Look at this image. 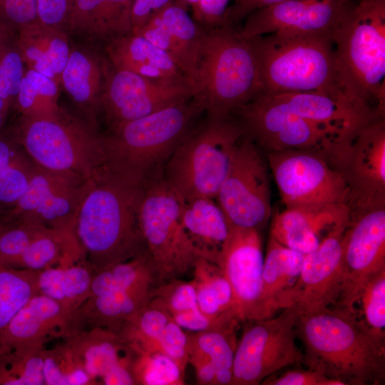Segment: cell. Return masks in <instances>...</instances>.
I'll return each mask as SVG.
<instances>
[{
    "instance_id": "obj_1",
    "label": "cell",
    "mask_w": 385,
    "mask_h": 385,
    "mask_svg": "<svg viewBox=\"0 0 385 385\" xmlns=\"http://www.w3.org/2000/svg\"><path fill=\"white\" fill-rule=\"evenodd\" d=\"M144 185L106 160L87 180L75 235L83 260L94 272L145 253L138 220Z\"/></svg>"
},
{
    "instance_id": "obj_2",
    "label": "cell",
    "mask_w": 385,
    "mask_h": 385,
    "mask_svg": "<svg viewBox=\"0 0 385 385\" xmlns=\"http://www.w3.org/2000/svg\"><path fill=\"white\" fill-rule=\"evenodd\" d=\"M304 364L343 385H378L385 378V345L353 317L329 309L298 315Z\"/></svg>"
},
{
    "instance_id": "obj_3",
    "label": "cell",
    "mask_w": 385,
    "mask_h": 385,
    "mask_svg": "<svg viewBox=\"0 0 385 385\" xmlns=\"http://www.w3.org/2000/svg\"><path fill=\"white\" fill-rule=\"evenodd\" d=\"M332 36L288 31L250 38L264 93L319 91L353 96L340 74Z\"/></svg>"
},
{
    "instance_id": "obj_4",
    "label": "cell",
    "mask_w": 385,
    "mask_h": 385,
    "mask_svg": "<svg viewBox=\"0 0 385 385\" xmlns=\"http://www.w3.org/2000/svg\"><path fill=\"white\" fill-rule=\"evenodd\" d=\"M193 99L212 117L234 113L264 93L250 38L236 27L204 28L192 84Z\"/></svg>"
},
{
    "instance_id": "obj_5",
    "label": "cell",
    "mask_w": 385,
    "mask_h": 385,
    "mask_svg": "<svg viewBox=\"0 0 385 385\" xmlns=\"http://www.w3.org/2000/svg\"><path fill=\"white\" fill-rule=\"evenodd\" d=\"M192 98L113 129L103 136L106 162L118 172L145 183L156 177L202 111Z\"/></svg>"
},
{
    "instance_id": "obj_6",
    "label": "cell",
    "mask_w": 385,
    "mask_h": 385,
    "mask_svg": "<svg viewBox=\"0 0 385 385\" xmlns=\"http://www.w3.org/2000/svg\"><path fill=\"white\" fill-rule=\"evenodd\" d=\"M332 36L349 92L385 116V0H358Z\"/></svg>"
},
{
    "instance_id": "obj_7",
    "label": "cell",
    "mask_w": 385,
    "mask_h": 385,
    "mask_svg": "<svg viewBox=\"0 0 385 385\" xmlns=\"http://www.w3.org/2000/svg\"><path fill=\"white\" fill-rule=\"evenodd\" d=\"M244 136L234 116L207 115L178 143L164 165L163 177L183 200L215 199Z\"/></svg>"
},
{
    "instance_id": "obj_8",
    "label": "cell",
    "mask_w": 385,
    "mask_h": 385,
    "mask_svg": "<svg viewBox=\"0 0 385 385\" xmlns=\"http://www.w3.org/2000/svg\"><path fill=\"white\" fill-rule=\"evenodd\" d=\"M14 139L36 166L84 180L106 160L103 136L63 110L51 119L21 117Z\"/></svg>"
},
{
    "instance_id": "obj_9",
    "label": "cell",
    "mask_w": 385,
    "mask_h": 385,
    "mask_svg": "<svg viewBox=\"0 0 385 385\" xmlns=\"http://www.w3.org/2000/svg\"><path fill=\"white\" fill-rule=\"evenodd\" d=\"M233 116L245 135L265 152L302 150L315 153L332 166L354 132L319 123L289 110L274 95L262 93L237 110Z\"/></svg>"
},
{
    "instance_id": "obj_10",
    "label": "cell",
    "mask_w": 385,
    "mask_h": 385,
    "mask_svg": "<svg viewBox=\"0 0 385 385\" xmlns=\"http://www.w3.org/2000/svg\"><path fill=\"white\" fill-rule=\"evenodd\" d=\"M183 203L163 173L145 183L138 220L156 286L192 270L200 257L182 225Z\"/></svg>"
},
{
    "instance_id": "obj_11",
    "label": "cell",
    "mask_w": 385,
    "mask_h": 385,
    "mask_svg": "<svg viewBox=\"0 0 385 385\" xmlns=\"http://www.w3.org/2000/svg\"><path fill=\"white\" fill-rule=\"evenodd\" d=\"M297 317L292 306L276 317L250 322L236 347L232 385H258L284 368L304 364L296 342Z\"/></svg>"
},
{
    "instance_id": "obj_12",
    "label": "cell",
    "mask_w": 385,
    "mask_h": 385,
    "mask_svg": "<svg viewBox=\"0 0 385 385\" xmlns=\"http://www.w3.org/2000/svg\"><path fill=\"white\" fill-rule=\"evenodd\" d=\"M261 151L245 134L215 197L232 225L260 230L272 216L269 167Z\"/></svg>"
},
{
    "instance_id": "obj_13",
    "label": "cell",
    "mask_w": 385,
    "mask_h": 385,
    "mask_svg": "<svg viewBox=\"0 0 385 385\" xmlns=\"http://www.w3.org/2000/svg\"><path fill=\"white\" fill-rule=\"evenodd\" d=\"M267 163L286 208L330 203L347 205L349 190L340 173L307 150L266 151Z\"/></svg>"
},
{
    "instance_id": "obj_14",
    "label": "cell",
    "mask_w": 385,
    "mask_h": 385,
    "mask_svg": "<svg viewBox=\"0 0 385 385\" xmlns=\"http://www.w3.org/2000/svg\"><path fill=\"white\" fill-rule=\"evenodd\" d=\"M349 210V222L341 239L344 287L334 309L355 317L362 289L385 270V206Z\"/></svg>"
},
{
    "instance_id": "obj_15",
    "label": "cell",
    "mask_w": 385,
    "mask_h": 385,
    "mask_svg": "<svg viewBox=\"0 0 385 385\" xmlns=\"http://www.w3.org/2000/svg\"><path fill=\"white\" fill-rule=\"evenodd\" d=\"M87 180L46 170L35 165L25 192L14 207L1 216L58 233L77 242L76 220Z\"/></svg>"
},
{
    "instance_id": "obj_16",
    "label": "cell",
    "mask_w": 385,
    "mask_h": 385,
    "mask_svg": "<svg viewBox=\"0 0 385 385\" xmlns=\"http://www.w3.org/2000/svg\"><path fill=\"white\" fill-rule=\"evenodd\" d=\"M333 166L349 188V209L385 206V118L354 132Z\"/></svg>"
},
{
    "instance_id": "obj_17",
    "label": "cell",
    "mask_w": 385,
    "mask_h": 385,
    "mask_svg": "<svg viewBox=\"0 0 385 385\" xmlns=\"http://www.w3.org/2000/svg\"><path fill=\"white\" fill-rule=\"evenodd\" d=\"M192 98L188 83L150 78L112 66L106 70L101 109L113 129Z\"/></svg>"
},
{
    "instance_id": "obj_18",
    "label": "cell",
    "mask_w": 385,
    "mask_h": 385,
    "mask_svg": "<svg viewBox=\"0 0 385 385\" xmlns=\"http://www.w3.org/2000/svg\"><path fill=\"white\" fill-rule=\"evenodd\" d=\"M358 0H287L249 14L238 29L245 38L277 31L331 34Z\"/></svg>"
},
{
    "instance_id": "obj_19",
    "label": "cell",
    "mask_w": 385,
    "mask_h": 385,
    "mask_svg": "<svg viewBox=\"0 0 385 385\" xmlns=\"http://www.w3.org/2000/svg\"><path fill=\"white\" fill-rule=\"evenodd\" d=\"M83 260L76 240L0 216V266L41 270Z\"/></svg>"
},
{
    "instance_id": "obj_20",
    "label": "cell",
    "mask_w": 385,
    "mask_h": 385,
    "mask_svg": "<svg viewBox=\"0 0 385 385\" xmlns=\"http://www.w3.org/2000/svg\"><path fill=\"white\" fill-rule=\"evenodd\" d=\"M345 228L331 233L316 250L304 255L289 304L297 309L298 315L318 313L338 305L344 287L341 239Z\"/></svg>"
},
{
    "instance_id": "obj_21",
    "label": "cell",
    "mask_w": 385,
    "mask_h": 385,
    "mask_svg": "<svg viewBox=\"0 0 385 385\" xmlns=\"http://www.w3.org/2000/svg\"><path fill=\"white\" fill-rule=\"evenodd\" d=\"M263 264L259 230L230 225L217 265L232 287L235 310L240 322L255 320Z\"/></svg>"
},
{
    "instance_id": "obj_22",
    "label": "cell",
    "mask_w": 385,
    "mask_h": 385,
    "mask_svg": "<svg viewBox=\"0 0 385 385\" xmlns=\"http://www.w3.org/2000/svg\"><path fill=\"white\" fill-rule=\"evenodd\" d=\"M63 340L94 385L135 384L132 365L136 351L118 333L95 327Z\"/></svg>"
},
{
    "instance_id": "obj_23",
    "label": "cell",
    "mask_w": 385,
    "mask_h": 385,
    "mask_svg": "<svg viewBox=\"0 0 385 385\" xmlns=\"http://www.w3.org/2000/svg\"><path fill=\"white\" fill-rule=\"evenodd\" d=\"M132 32L143 36L165 51L192 87L200 58L202 26L181 4L171 0Z\"/></svg>"
},
{
    "instance_id": "obj_24",
    "label": "cell",
    "mask_w": 385,
    "mask_h": 385,
    "mask_svg": "<svg viewBox=\"0 0 385 385\" xmlns=\"http://www.w3.org/2000/svg\"><path fill=\"white\" fill-rule=\"evenodd\" d=\"M349 220L346 204L286 208L273 215L270 235L284 246L305 255L316 250L331 233L344 229Z\"/></svg>"
},
{
    "instance_id": "obj_25",
    "label": "cell",
    "mask_w": 385,
    "mask_h": 385,
    "mask_svg": "<svg viewBox=\"0 0 385 385\" xmlns=\"http://www.w3.org/2000/svg\"><path fill=\"white\" fill-rule=\"evenodd\" d=\"M76 312L45 295L35 294L1 333L0 350L45 345L51 338L64 339L75 334Z\"/></svg>"
},
{
    "instance_id": "obj_26",
    "label": "cell",
    "mask_w": 385,
    "mask_h": 385,
    "mask_svg": "<svg viewBox=\"0 0 385 385\" xmlns=\"http://www.w3.org/2000/svg\"><path fill=\"white\" fill-rule=\"evenodd\" d=\"M272 95L301 116L347 132H355L374 120L385 118L346 93L312 91Z\"/></svg>"
},
{
    "instance_id": "obj_27",
    "label": "cell",
    "mask_w": 385,
    "mask_h": 385,
    "mask_svg": "<svg viewBox=\"0 0 385 385\" xmlns=\"http://www.w3.org/2000/svg\"><path fill=\"white\" fill-rule=\"evenodd\" d=\"M304 254L289 249L269 235L262 274L261 292L255 320L268 319L289 307L292 290Z\"/></svg>"
},
{
    "instance_id": "obj_28",
    "label": "cell",
    "mask_w": 385,
    "mask_h": 385,
    "mask_svg": "<svg viewBox=\"0 0 385 385\" xmlns=\"http://www.w3.org/2000/svg\"><path fill=\"white\" fill-rule=\"evenodd\" d=\"M113 68L155 79L188 83L171 58L143 36L130 32L106 43ZM191 86V85H190Z\"/></svg>"
},
{
    "instance_id": "obj_29",
    "label": "cell",
    "mask_w": 385,
    "mask_h": 385,
    "mask_svg": "<svg viewBox=\"0 0 385 385\" xmlns=\"http://www.w3.org/2000/svg\"><path fill=\"white\" fill-rule=\"evenodd\" d=\"M15 43L27 68L38 71L61 85V73L71 50L63 29L38 19L16 32Z\"/></svg>"
},
{
    "instance_id": "obj_30",
    "label": "cell",
    "mask_w": 385,
    "mask_h": 385,
    "mask_svg": "<svg viewBox=\"0 0 385 385\" xmlns=\"http://www.w3.org/2000/svg\"><path fill=\"white\" fill-rule=\"evenodd\" d=\"M133 0H75L64 28L107 42L133 30Z\"/></svg>"
},
{
    "instance_id": "obj_31",
    "label": "cell",
    "mask_w": 385,
    "mask_h": 385,
    "mask_svg": "<svg viewBox=\"0 0 385 385\" xmlns=\"http://www.w3.org/2000/svg\"><path fill=\"white\" fill-rule=\"evenodd\" d=\"M106 70V65L92 51L71 48L61 76V85L94 128L101 110Z\"/></svg>"
},
{
    "instance_id": "obj_32",
    "label": "cell",
    "mask_w": 385,
    "mask_h": 385,
    "mask_svg": "<svg viewBox=\"0 0 385 385\" xmlns=\"http://www.w3.org/2000/svg\"><path fill=\"white\" fill-rule=\"evenodd\" d=\"M181 221L200 257L217 265L230 224L216 200L204 196L183 200Z\"/></svg>"
},
{
    "instance_id": "obj_33",
    "label": "cell",
    "mask_w": 385,
    "mask_h": 385,
    "mask_svg": "<svg viewBox=\"0 0 385 385\" xmlns=\"http://www.w3.org/2000/svg\"><path fill=\"white\" fill-rule=\"evenodd\" d=\"M240 322L234 310H229L215 318L209 328L187 334L188 358L209 361L217 371V385H232L237 331Z\"/></svg>"
},
{
    "instance_id": "obj_34",
    "label": "cell",
    "mask_w": 385,
    "mask_h": 385,
    "mask_svg": "<svg viewBox=\"0 0 385 385\" xmlns=\"http://www.w3.org/2000/svg\"><path fill=\"white\" fill-rule=\"evenodd\" d=\"M151 299V292L114 289L91 295L75 315L77 333L95 327L117 332Z\"/></svg>"
},
{
    "instance_id": "obj_35",
    "label": "cell",
    "mask_w": 385,
    "mask_h": 385,
    "mask_svg": "<svg viewBox=\"0 0 385 385\" xmlns=\"http://www.w3.org/2000/svg\"><path fill=\"white\" fill-rule=\"evenodd\" d=\"M93 274L85 260L37 270L38 294L76 312L90 296Z\"/></svg>"
},
{
    "instance_id": "obj_36",
    "label": "cell",
    "mask_w": 385,
    "mask_h": 385,
    "mask_svg": "<svg viewBox=\"0 0 385 385\" xmlns=\"http://www.w3.org/2000/svg\"><path fill=\"white\" fill-rule=\"evenodd\" d=\"M192 272L193 278L190 282L195 290L198 309L202 314L213 319L229 310L235 312L232 287L216 264L199 257Z\"/></svg>"
},
{
    "instance_id": "obj_37",
    "label": "cell",
    "mask_w": 385,
    "mask_h": 385,
    "mask_svg": "<svg viewBox=\"0 0 385 385\" xmlns=\"http://www.w3.org/2000/svg\"><path fill=\"white\" fill-rule=\"evenodd\" d=\"M172 319L161 301L152 297L116 333L137 353L160 351L161 338Z\"/></svg>"
},
{
    "instance_id": "obj_38",
    "label": "cell",
    "mask_w": 385,
    "mask_h": 385,
    "mask_svg": "<svg viewBox=\"0 0 385 385\" xmlns=\"http://www.w3.org/2000/svg\"><path fill=\"white\" fill-rule=\"evenodd\" d=\"M45 345L0 350V385H44Z\"/></svg>"
},
{
    "instance_id": "obj_39",
    "label": "cell",
    "mask_w": 385,
    "mask_h": 385,
    "mask_svg": "<svg viewBox=\"0 0 385 385\" xmlns=\"http://www.w3.org/2000/svg\"><path fill=\"white\" fill-rule=\"evenodd\" d=\"M37 270L0 266V334L12 318L38 294Z\"/></svg>"
},
{
    "instance_id": "obj_40",
    "label": "cell",
    "mask_w": 385,
    "mask_h": 385,
    "mask_svg": "<svg viewBox=\"0 0 385 385\" xmlns=\"http://www.w3.org/2000/svg\"><path fill=\"white\" fill-rule=\"evenodd\" d=\"M44 385H94L66 342L43 353Z\"/></svg>"
},
{
    "instance_id": "obj_41",
    "label": "cell",
    "mask_w": 385,
    "mask_h": 385,
    "mask_svg": "<svg viewBox=\"0 0 385 385\" xmlns=\"http://www.w3.org/2000/svg\"><path fill=\"white\" fill-rule=\"evenodd\" d=\"M132 374L136 385L185 384V372L161 351L136 352Z\"/></svg>"
},
{
    "instance_id": "obj_42",
    "label": "cell",
    "mask_w": 385,
    "mask_h": 385,
    "mask_svg": "<svg viewBox=\"0 0 385 385\" xmlns=\"http://www.w3.org/2000/svg\"><path fill=\"white\" fill-rule=\"evenodd\" d=\"M357 303L360 324L380 344L385 345V270L371 279L362 289Z\"/></svg>"
},
{
    "instance_id": "obj_43",
    "label": "cell",
    "mask_w": 385,
    "mask_h": 385,
    "mask_svg": "<svg viewBox=\"0 0 385 385\" xmlns=\"http://www.w3.org/2000/svg\"><path fill=\"white\" fill-rule=\"evenodd\" d=\"M31 160L14 139L0 133V208L24 180Z\"/></svg>"
},
{
    "instance_id": "obj_44",
    "label": "cell",
    "mask_w": 385,
    "mask_h": 385,
    "mask_svg": "<svg viewBox=\"0 0 385 385\" xmlns=\"http://www.w3.org/2000/svg\"><path fill=\"white\" fill-rule=\"evenodd\" d=\"M26 64L15 43V37L0 51V98L12 108L24 76Z\"/></svg>"
},
{
    "instance_id": "obj_45",
    "label": "cell",
    "mask_w": 385,
    "mask_h": 385,
    "mask_svg": "<svg viewBox=\"0 0 385 385\" xmlns=\"http://www.w3.org/2000/svg\"><path fill=\"white\" fill-rule=\"evenodd\" d=\"M157 297L163 304L172 318L199 309L195 288L190 282L173 279L155 286L151 298Z\"/></svg>"
},
{
    "instance_id": "obj_46",
    "label": "cell",
    "mask_w": 385,
    "mask_h": 385,
    "mask_svg": "<svg viewBox=\"0 0 385 385\" xmlns=\"http://www.w3.org/2000/svg\"><path fill=\"white\" fill-rule=\"evenodd\" d=\"M15 107L21 117L32 119L56 118L62 109L48 101L41 95L24 75L17 95Z\"/></svg>"
},
{
    "instance_id": "obj_47",
    "label": "cell",
    "mask_w": 385,
    "mask_h": 385,
    "mask_svg": "<svg viewBox=\"0 0 385 385\" xmlns=\"http://www.w3.org/2000/svg\"><path fill=\"white\" fill-rule=\"evenodd\" d=\"M38 19L37 0H0V22L14 33Z\"/></svg>"
},
{
    "instance_id": "obj_48",
    "label": "cell",
    "mask_w": 385,
    "mask_h": 385,
    "mask_svg": "<svg viewBox=\"0 0 385 385\" xmlns=\"http://www.w3.org/2000/svg\"><path fill=\"white\" fill-rule=\"evenodd\" d=\"M160 350L173 359L183 372L188 364L187 333L172 319L160 342Z\"/></svg>"
},
{
    "instance_id": "obj_49",
    "label": "cell",
    "mask_w": 385,
    "mask_h": 385,
    "mask_svg": "<svg viewBox=\"0 0 385 385\" xmlns=\"http://www.w3.org/2000/svg\"><path fill=\"white\" fill-rule=\"evenodd\" d=\"M264 385H343L342 382L329 378L318 369H292L279 376L269 377L262 382Z\"/></svg>"
},
{
    "instance_id": "obj_50",
    "label": "cell",
    "mask_w": 385,
    "mask_h": 385,
    "mask_svg": "<svg viewBox=\"0 0 385 385\" xmlns=\"http://www.w3.org/2000/svg\"><path fill=\"white\" fill-rule=\"evenodd\" d=\"M75 0H37L38 19L51 26L64 29Z\"/></svg>"
},
{
    "instance_id": "obj_51",
    "label": "cell",
    "mask_w": 385,
    "mask_h": 385,
    "mask_svg": "<svg viewBox=\"0 0 385 385\" xmlns=\"http://www.w3.org/2000/svg\"><path fill=\"white\" fill-rule=\"evenodd\" d=\"M230 0H200L192 5L195 20L204 28L221 26Z\"/></svg>"
},
{
    "instance_id": "obj_52",
    "label": "cell",
    "mask_w": 385,
    "mask_h": 385,
    "mask_svg": "<svg viewBox=\"0 0 385 385\" xmlns=\"http://www.w3.org/2000/svg\"><path fill=\"white\" fill-rule=\"evenodd\" d=\"M287 0H235L228 6L222 26L236 27L252 12Z\"/></svg>"
},
{
    "instance_id": "obj_53",
    "label": "cell",
    "mask_w": 385,
    "mask_h": 385,
    "mask_svg": "<svg viewBox=\"0 0 385 385\" xmlns=\"http://www.w3.org/2000/svg\"><path fill=\"white\" fill-rule=\"evenodd\" d=\"M24 75L41 95L53 105L59 106L58 103V84L50 78L33 69L27 68Z\"/></svg>"
},
{
    "instance_id": "obj_54",
    "label": "cell",
    "mask_w": 385,
    "mask_h": 385,
    "mask_svg": "<svg viewBox=\"0 0 385 385\" xmlns=\"http://www.w3.org/2000/svg\"><path fill=\"white\" fill-rule=\"evenodd\" d=\"M171 0H133L132 7L133 29L140 27L156 11Z\"/></svg>"
},
{
    "instance_id": "obj_55",
    "label": "cell",
    "mask_w": 385,
    "mask_h": 385,
    "mask_svg": "<svg viewBox=\"0 0 385 385\" xmlns=\"http://www.w3.org/2000/svg\"><path fill=\"white\" fill-rule=\"evenodd\" d=\"M15 34V33L0 22V51L14 38Z\"/></svg>"
},
{
    "instance_id": "obj_56",
    "label": "cell",
    "mask_w": 385,
    "mask_h": 385,
    "mask_svg": "<svg viewBox=\"0 0 385 385\" xmlns=\"http://www.w3.org/2000/svg\"><path fill=\"white\" fill-rule=\"evenodd\" d=\"M11 109V107L10 105L4 99L0 98V133H1L2 128L6 123Z\"/></svg>"
},
{
    "instance_id": "obj_57",
    "label": "cell",
    "mask_w": 385,
    "mask_h": 385,
    "mask_svg": "<svg viewBox=\"0 0 385 385\" xmlns=\"http://www.w3.org/2000/svg\"><path fill=\"white\" fill-rule=\"evenodd\" d=\"M184 1H185L186 2L192 4V5H194L196 3H197L200 0H184Z\"/></svg>"
}]
</instances>
